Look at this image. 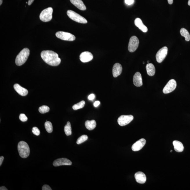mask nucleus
I'll use <instances>...</instances> for the list:
<instances>
[{
	"label": "nucleus",
	"instance_id": "f257e3e1",
	"mask_svg": "<svg viewBox=\"0 0 190 190\" xmlns=\"http://www.w3.org/2000/svg\"><path fill=\"white\" fill-rule=\"evenodd\" d=\"M41 56L43 60L49 65L57 66L61 62L60 58L57 53L52 50H44L41 53Z\"/></svg>",
	"mask_w": 190,
	"mask_h": 190
},
{
	"label": "nucleus",
	"instance_id": "f03ea898",
	"mask_svg": "<svg viewBox=\"0 0 190 190\" xmlns=\"http://www.w3.org/2000/svg\"><path fill=\"white\" fill-rule=\"evenodd\" d=\"M30 55V50L28 48H25L18 54L15 59L16 65L21 66L24 64L27 60Z\"/></svg>",
	"mask_w": 190,
	"mask_h": 190
},
{
	"label": "nucleus",
	"instance_id": "7ed1b4c3",
	"mask_svg": "<svg viewBox=\"0 0 190 190\" xmlns=\"http://www.w3.org/2000/svg\"><path fill=\"white\" fill-rule=\"evenodd\" d=\"M18 150L21 158H26L28 157L30 150L28 145L25 142H20L18 145Z\"/></svg>",
	"mask_w": 190,
	"mask_h": 190
},
{
	"label": "nucleus",
	"instance_id": "20e7f679",
	"mask_svg": "<svg viewBox=\"0 0 190 190\" xmlns=\"http://www.w3.org/2000/svg\"><path fill=\"white\" fill-rule=\"evenodd\" d=\"M67 13V15L71 19L76 22L83 24L87 23V21L85 18L71 10H68Z\"/></svg>",
	"mask_w": 190,
	"mask_h": 190
},
{
	"label": "nucleus",
	"instance_id": "39448f33",
	"mask_svg": "<svg viewBox=\"0 0 190 190\" xmlns=\"http://www.w3.org/2000/svg\"><path fill=\"white\" fill-rule=\"evenodd\" d=\"M53 9L49 7L44 9L41 12L39 15V19L44 22H48L52 20L53 17Z\"/></svg>",
	"mask_w": 190,
	"mask_h": 190
},
{
	"label": "nucleus",
	"instance_id": "423d86ee",
	"mask_svg": "<svg viewBox=\"0 0 190 190\" xmlns=\"http://www.w3.org/2000/svg\"><path fill=\"white\" fill-rule=\"evenodd\" d=\"M56 36L59 39L64 41H72L75 40V37L70 33L58 31L56 33Z\"/></svg>",
	"mask_w": 190,
	"mask_h": 190
},
{
	"label": "nucleus",
	"instance_id": "0eeeda50",
	"mask_svg": "<svg viewBox=\"0 0 190 190\" xmlns=\"http://www.w3.org/2000/svg\"><path fill=\"white\" fill-rule=\"evenodd\" d=\"M139 44L138 38L135 36H133L130 39L128 47V50L130 52L133 53L137 49Z\"/></svg>",
	"mask_w": 190,
	"mask_h": 190
},
{
	"label": "nucleus",
	"instance_id": "6e6552de",
	"mask_svg": "<svg viewBox=\"0 0 190 190\" xmlns=\"http://www.w3.org/2000/svg\"><path fill=\"white\" fill-rule=\"evenodd\" d=\"M177 83L174 79H171L168 82L163 89L164 94H168L172 92L176 88Z\"/></svg>",
	"mask_w": 190,
	"mask_h": 190
},
{
	"label": "nucleus",
	"instance_id": "1a4fd4ad",
	"mask_svg": "<svg viewBox=\"0 0 190 190\" xmlns=\"http://www.w3.org/2000/svg\"><path fill=\"white\" fill-rule=\"evenodd\" d=\"M168 49L167 47H164L160 49L156 54L157 61L159 63L163 61L166 57L168 53Z\"/></svg>",
	"mask_w": 190,
	"mask_h": 190
},
{
	"label": "nucleus",
	"instance_id": "9d476101",
	"mask_svg": "<svg viewBox=\"0 0 190 190\" xmlns=\"http://www.w3.org/2000/svg\"><path fill=\"white\" fill-rule=\"evenodd\" d=\"M133 117L131 115H122L119 117L118 123L121 126H124L128 124L133 120Z\"/></svg>",
	"mask_w": 190,
	"mask_h": 190
},
{
	"label": "nucleus",
	"instance_id": "9b49d317",
	"mask_svg": "<svg viewBox=\"0 0 190 190\" xmlns=\"http://www.w3.org/2000/svg\"><path fill=\"white\" fill-rule=\"evenodd\" d=\"M72 164V162L66 158H59V159L55 160L53 163V165L55 167L61 166H70Z\"/></svg>",
	"mask_w": 190,
	"mask_h": 190
},
{
	"label": "nucleus",
	"instance_id": "f8f14e48",
	"mask_svg": "<svg viewBox=\"0 0 190 190\" xmlns=\"http://www.w3.org/2000/svg\"><path fill=\"white\" fill-rule=\"evenodd\" d=\"M146 141L145 139L142 138L137 141L133 145L132 149L134 151H139L146 144Z\"/></svg>",
	"mask_w": 190,
	"mask_h": 190
},
{
	"label": "nucleus",
	"instance_id": "ddd939ff",
	"mask_svg": "<svg viewBox=\"0 0 190 190\" xmlns=\"http://www.w3.org/2000/svg\"><path fill=\"white\" fill-rule=\"evenodd\" d=\"M93 56L91 53L89 52H85L82 53L80 56L81 61L86 63L90 61L93 59Z\"/></svg>",
	"mask_w": 190,
	"mask_h": 190
},
{
	"label": "nucleus",
	"instance_id": "4468645a",
	"mask_svg": "<svg viewBox=\"0 0 190 190\" xmlns=\"http://www.w3.org/2000/svg\"><path fill=\"white\" fill-rule=\"evenodd\" d=\"M135 177L137 182L140 184H144L146 180V176L142 172L138 171L135 173Z\"/></svg>",
	"mask_w": 190,
	"mask_h": 190
},
{
	"label": "nucleus",
	"instance_id": "2eb2a0df",
	"mask_svg": "<svg viewBox=\"0 0 190 190\" xmlns=\"http://www.w3.org/2000/svg\"><path fill=\"white\" fill-rule=\"evenodd\" d=\"M133 82L134 85L136 87H140L142 86V79L140 72H137L133 76Z\"/></svg>",
	"mask_w": 190,
	"mask_h": 190
},
{
	"label": "nucleus",
	"instance_id": "dca6fc26",
	"mask_svg": "<svg viewBox=\"0 0 190 190\" xmlns=\"http://www.w3.org/2000/svg\"><path fill=\"white\" fill-rule=\"evenodd\" d=\"M122 66L120 64L116 63L114 64L112 69L113 77H116L120 75L122 73Z\"/></svg>",
	"mask_w": 190,
	"mask_h": 190
},
{
	"label": "nucleus",
	"instance_id": "f3484780",
	"mask_svg": "<svg viewBox=\"0 0 190 190\" xmlns=\"http://www.w3.org/2000/svg\"><path fill=\"white\" fill-rule=\"evenodd\" d=\"M14 87L15 90L20 95L22 96H25L27 95L28 93V92L27 89L22 87L19 84H15L14 85Z\"/></svg>",
	"mask_w": 190,
	"mask_h": 190
},
{
	"label": "nucleus",
	"instance_id": "a211bd4d",
	"mask_svg": "<svg viewBox=\"0 0 190 190\" xmlns=\"http://www.w3.org/2000/svg\"><path fill=\"white\" fill-rule=\"evenodd\" d=\"M135 26L139 28L142 31L144 32H147L148 28L143 24L142 20L140 18H136L135 21Z\"/></svg>",
	"mask_w": 190,
	"mask_h": 190
},
{
	"label": "nucleus",
	"instance_id": "6ab92c4d",
	"mask_svg": "<svg viewBox=\"0 0 190 190\" xmlns=\"http://www.w3.org/2000/svg\"><path fill=\"white\" fill-rule=\"evenodd\" d=\"M71 3L81 10L84 11L86 9L85 4L82 0H70Z\"/></svg>",
	"mask_w": 190,
	"mask_h": 190
},
{
	"label": "nucleus",
	"instance_id": "aec40b11",
	"mask_svg": "<svg viewBox=\"0 0 190 190\" xmlns=\"http://www.w3.org/2000/svg\"><path fill=\"white\" fill-rule=\"evenodd\" d=\"M173 145L175 151L178 153H180L184 150V146L183 144L180 142L178 140H174L173 142Z\"/></svg>",
	"mask_w": 190,
	"mask_h": 190
},
{
	"label": "nucleus",
	"instance_id": "412c9836",
	"mask_svg": "<svg viewBox=\"0 0 190 190\" xmlns=\"http://www.w3.org/2000/svg\"><path fill=\"white\" fill-rule=\"evenodd\" d=\"M146 69L148 75L150 76H153L155 73V68L153 64L151 63H148L146 64Z\"/></svg>",
	"mask_w": 190,
	"mask_h": 190
},
{
	"label": "nucleus",
	"instance_id": "4be33fe9",
	"mask_svg": "<svg viewBox=\"0 0 190 190\" xmlns=\"http://www.w3.org/2000/svg\"><path fill=\"white\" fill-rule=\"evenodd\" d=\"M86 128L89 130H93L96 126V123L95 120H87L85 122Z\"/></svg>",
	"mask_w": 190,
	"mask_h": 190
},
{
	"label": "nucleus",
	"instance_id": "5701e85b",
	"mask_svg": "<svg viewBox=\"0 0 190 190\" xmlns=\"http://www.w3.org/2000/svg\"><path fill=\"white\" fill-rule=\"evenodd\" d=\"M180 32L182 36L185 37L186 41H189L190 40V35L189 32L185 29L182 28L180 30Z\"/></svg>",
	"mask_w": 190,
	"mask_h": 190
},
{
	"label": "nucleus",
	"instance_id": "b1692460",
	"mask_svg": "<svg viewBox=\"0 0 190 190\" xmlns=\"http://www.w3.org/2000/svg\"><path fill=\"white\" fill-rule=\"evenodd\" d=\"M64 131L65 132L66 135L67 136L72 135V128L70 122H67V124L64 126Z\"/></svg>",
	"mask_w": 190,
	"mask_h": 190
},
{
	"label": "nucleus",
	"instance_id": "393cba45",
	"mask_svg": "<svg viewBox=\"0 0 190 190\" xmlns=\"http://www.w3.org/2000/svg\"><path fill=\"white\" fill-rule=\"evenodd\" d=\"M85 102L82 101L78 103H77L73 106V108L74 110H77L83 108L85 105Z\"/></svg>",
	"mask_w": 190,
	"mask_h": 190
},
{
	"label": "nucleus",
	"instance_id": "a878e982",
	"mask_svg": "<svg viewBox=\"0 0 190 190\" xmlns=\"http://www.w3.org/2000/svg\"><path fill=\"white\" fill-rule=\"evenodd\" d=\"M46 131L49 133H52L53 131V127L52 123L50 122L47 121L44 124Z\"/></svg>",
	"mask_w": 190,
	"mask_h": 190
},
{
	"label": "nucleus",
	"instance_id": "bb28decb",
	"mask_svg": "<svg viewBox=\"0 0 190 190\" xmlns=\"http://www.w3.org/2000/svg\"><path fill=\"white\" fill-rule=\"evenodd\" d=\"M50 110V108L47 106L44 105L39 107V111L40 113H45L48 112Z\"/></svg>",
	"mask_w": 190,
	"mask_h": 190
},
{
	"label": "nucleus",
	"instance_id": "cd10ccee",
	"mask_svg": "<svg viewBox=\"0 0 190 190\" xmlns=\"http://www.w3.org/2000/svg\"><path fill=\"white\" fill-rule=\"evenodd\" d=\"M88 139V136L86 135H83L78 138L77 141V144H80Z\"/></svg>",
	"mask_w": 190,
	"mask_h": 190
},
{
	"label": "nucleus",
	"instance_id": "c85d7f7f",
	"mask_svg": "<svg viewBox=\"0 0 190 190\" xmlns=\"http://www.w3.org/2000/svg\"><path fill=\"white\" fill-rule=\"evenodd\" d=\"M32 131L34 134L36 135H39L40 134V132L37 127H34L32 129Z\"/></svg>",
	"mask_w": 190,
	"mask_h": 190
},
{
	"label": "nucleus",
	"instance_id": "c756f323",
	"mask_svg": "<svg viewBox=\"0 0 190 190\" xmlns=\"http://www.w3.org/2000/svg\"><path fill=\"white\" fill-rule=\"evenodd\" d=\"M19 118L21 122H25L27 121L28 118L24 114H21L19 115Z\"/></svg>",
	"mask_w": 190,
	"mask_h": 190
},
{
	"label": "nucleus",
	"instance_id": "7c9ffc66",
	"mask_svg": "<svg viewBox=\"0 0 190 190\" xmlns=\"http://www.w3.org/2000/svg\"><path fill=\"white\" fill-rule=\"evenodd\" d=\"M42 190H52V189L48 185H44L43 186L42 188Z\"/></svg>",
	"mask_w": 190,
	"mask_h": 190
},
{
	"label": "nucleus",
	"instance_id": "2f4dec72",
	"mask_svg": "<svg viewBox=\"0 0 190 190\" xmlns=\"http://www.w3.org/2000/svg\"><path fill=\"white\" fill-rule=\"evenodd\" d=\"M125 3L128 5H131L134 3V0H125Z\"/></svg>",
	"mask_w": 190,
	"mask_h": 190
},
{
	"label": "nucleus",
	"instance_id": "473e14b6",
	"mask_svg": "<svg viewBox=\"0 0 190 190\" xmlns=\"http://www.w3.org/2000/svg\"><path fill=\"white\" fill-rule=\"evenodd\" d=\"M95 95L93 94H91L88 97V99L89 100H92L94 99L95 98Z\"/></svg>",
	"mask_w": 190,
	"mask_h": 190
},
{
	"label": "nucleus",
	"instance_id": "72a5a7b5",
	"mask_svg": "<svg viewBox=\"0 0 190 190\" xmlns=\"http://www.w3.org/2000/svg\"><path fill=\"white\" fill-rule=\"evenodd\" d=\"M100 102L99 101H97L95 102V103L94 104V106L95 107H97L99 105H100Z\"/></svg>",
	"mask_w": 190,
	"mask_h": 190
},
{
	"label": "nucleus",
	"instance_id": "f704fd0d",
	"mask_svg": "<svg viewBox=\"0 0 190 190\" xmlns=\"http://www.w3.org/2000/svg\"><path fill=\"white\" fill-rule=\"evenodd\" d=\"M4 158L3 156H1L0 157V166H1L4 160Z\"/></svg>",
	"mask_w": 190,
	"mask_h": 190
},
{
	"label": "nucleus",
	"instance_id": "c9c22d12",
	"mask_svg": "<svg viewBox=\"0 0 190 190\" xmlns=\"http://www.w3.org/2000/svg\"><path fill=\"white\" fill-rule=\"evenodd\" d=\"M34 0H29L28 2V4L29 6H30L34 2Z\"/></svg>",
	"mask_w": 190,
	"mask_h": 190
},
{
	"label": "nucleus",
	"instance_id": "e433bc0d",
	"mask_svg": "<svg viewBox=\"0 0 190 190\" xmlns=\"http://www.w3.org/2000/svg\"><path fill=\"white\" fill-rule=\"evenodd\" d=\"M0 190H8L7 188H6L4 186H1L0 187Z\"/></svg>",
	"mask_w": 190,
	"mask_h": 190
},
{
	"label": "nucleus",
	"instance_id": "4c0bfd02",
	"mask_svg": "<svg viewBox=\"0 0 190 190\" xmlns=\"http://www.w3.org/2000/svg\"><path fill=\"white\" fill-rule=\"evenodd\" d=\"M168 3L169 4H172L173 3V0H168Z\"/></svg>",
	"mask_w": 190,
	"mask_h": 190
},
{
	"label": "nucleus",
	"instance_id": "58836bf2",
	"mask_svg": "<svg viewBox=\"0 0 190 190\" xmlns=\"http://www.w3.org/2000/svg\"><path fill=\"white\" fill-rule=\"evenodd\" d=\"M3 3V0H0V5L2 4Z\"/></svg>",
	"mask_w": 190,
	"mask_h": 190
},
{
	"label": "nucleus",
	"instance_id": "ea45409f",
	"mask_svg": "<svg viewBox=\"0 0 190 190\" xmlns=\"http://www.w3.org/2000/svg\"><path fill=\"white\" fill-rule=\"evenodd\" d=\"M188 5L190 6V0H189L188 1Z\"/></svg>",
	"mask_w": 190,
	"mask_h": 190
},
{
	"label": "nucleus",
	"instance_id": "a19ab883",
	"mask_svg": "<svg viewBox=\"0 0 190 190\" xmlns=\"http://www.w3.org/2000/svg\"><path fill=\"white\" fill-rule=\"evenodd\" d=\"M147 62L148 63H148H149V61H148Z\"/></svg>",
	"mask_w": 190,
	"mask_h": 190
},
{
	"label": "nucleus",
	"instance_id": "79ce46f5",
	"mask_svg": "<svg viewBox=\"0 0 190 190\" xmlns=\"http://www.w3.org/2000/svg\"><path fill=\"white\" fill-rule=\"evenodd\" d=\"M172 151H173L172 150H171V152H172Z\"/></svg>",
	"mask_w": 190,
	"mask_h": 190
},
{
	"label": "nucleus",
	"instance_id": "37998d69",
	"mask_svg": "<svg viewBox=\"0 0 190 190\" xmlns=\"http://www.w3.org/2000/svg\"><path fill=\"white\" fill-rule=\"evenodd\" d=\"M143 64H144V62H143Z\"/></svg>",
	"mask_w": 190,
	"mask_h": 190
},
{
	"label": "nucleus",
	"instance_id": "c03bdc74",
	"mask_svg": "<svg viewBox=\"0 0 190 190\" xmlns=\"http://www.w3.org/2000/svg\"><path fill=\"white\" fill-rule=\"evenodd\" d=\"M26 4H27V3H28L27 2H26Z\"/></svg>",
	"mask_w": 190,
	"mask_h": 190
}]
</instances>
